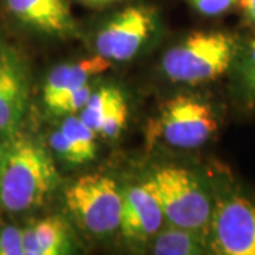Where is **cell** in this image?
<instances>
[{
	"label": "cell",
	"mask_w": 255,
	"mask_h": 255,
	"mask_svg": "<svg viewBox=\"0 0 255 255\" xmlns=\"http://www.w3.org/2000/svg\"><path fill=\"white\" fill-rule=\"evenodd\" d=\"M153 254L157 255H199L207 253V236L200 231L169 224L153 237Z\"/></svg>",
	"instance_id": "4fadbf2b"
},
{
	"label": "cell",
	"mask_w": 255,
	"mask_h": 255,
	"mask_svg": "<svg viewBox=\"0 0 255 255\" xmlns=\"http://www.w3.org/2000/svg\"><path fill=\"white\" fill-rule=\"evenodd\" d=\"M70 248L68 227L60 217L33 220L23 227V255L67 254Z\"/></svg>",
	"instance_id": "7c38bea8"
},
{
	"label": "cell",
	"mask_w": 255,
	"mask_h": 255,
	"mask_svg": "<svg viewBox=\"0 0 255 255\" xmlns=\"http://www.w3.org/2000/svg\"><path fill=\"white\" fill-rule=\"evenodd\" d=\"M128 117H129V110H128V104L125 102L114 111L108 117V119L104 122L100 130V136L105 137V139H114V137L119 136L122 129L127 127Z\"/></svg>",
	"instance_id": "d6986e66"
},
{
	"label": "cell",
	"mask_w": 255,
	"mask_h": 255,
	"mask_svg": "<svg viewBox=\"0 0 255 255\" xmlns=\"http://www.w3.org/2000/svg\"><path fill=\"white\" fill-rule=\"evenodd\" d=\"M237 85L247 105H255V38L248 43L238 58Z\"/></svg>",
	"instance_id": "2e32d148"
},
{
	"label": "cell",
	"mask_w": 255,
	"mask_h": 255,
	"mask_svg": "<svg viewBox=\"0 0 255 255\" xmlns=\"http://www.w3.org/2000/svg\"><path fill=\"white\" fill-rule=\"evenodd\" d=\"M155 30V14L147 7L132 6L119 11L104 24L95 37L97 54L117 63L139 53Z\"/></svg>",
	"instance_id": "52a82bcc"
},
{
	"label": "cell",
	"mask_w": 255,
	"mask_h": 255,
	"mask_svg": "<svg viewBox=\"0 0 255 255\" xmlns=\"http://www.w3.org/2000/svg\"><path fill=\"white\" fill-rule=\"evenodd\" d=\"M10 16L23 26L48 36L67 37L75 30L68 0H1Z\"/></svg>",
	"instance_id": "30bf717a"
},
{
	"label": "cell",
	"mask_w": 255,
	"mask_h": 255,
	"mask_svg": "<svg viewBox=\"0 0 255 255\" xmlns=\"http://www.w3.org/2000/svg\"><path fill=\"white\" fill-rule=\"evenodd\" d=\"M193 7L204 16H219L233 9L238 0H189Z\"/></svg>",
	"instance_id": "ffe728a7"
},
{
	"label": "cell",
	"mask_w": 255,
	"mask_h": 255,
	"mask_svg": "<svg viewBox=\"0 0 255 255\" xmlns=\"http://www.w3.org/2000/svg\"><path fill=\"white\" fill-rule=\"evenodd\" d=\"M207 243L219 255H255V204L238 191H227L217 199Z\"/></svg>",
	"instance_id": "5b68a950"
},
{
	"label": "cell",
	"mask_w": 255,
	"mask_h": 255,
	"mask_svg": "<svg viewBox=\"0 0 255 255\" xmlns=\"http://www.w3.org/2000/svg\"><path fill=\"white\" fill-rule=\"evenodd\" d=\"M127 100L122 91L114 85H102L98 90H94L87 105L78 112V117L84 121L87 127H90L100 136V130L104 122L111 114L125 104Z\"/></svg>",
	"instance_id": "5bb4252c"
},
{
	"label": "cell",
	"mask_w": 255,
	"mask_h": 255,
	"mask_svg": "<svg viewBox=\"0 0 255 255\" xmlns=\"http://www.w3.org/2000/svg\"><path fill=\"white\" fill-rule=\"evenodd\" d=\"M149 179L157 191L169 224L207 236L213 203L196 174L180 166L164 164L156 167Z\"/></svg>",
	"instance_id": "3957f363"
},
{
	"label": "cell",
	"mask_w": 255,
	"mask_h": 255,
	"mask_svg": "<svg viewBox=\"0 0 255 255\" xmlns=\"http://www.w3.org/2000/svg\"><path fill=\"white\" fill-rule=\"evenodd\" d=\"M111 61L97 54L73 63H64L53 68L43 85V102L46 108H51L58 100L75 91L84 84L92 81L94 77L107 71Z\"/></svg>",
	"instance_id": "8fae6325"
},
{
	"label": "cell",
	"mask_w": 255,
	"mask_h": 255,
	"mask_svg": "<svg viewBox=\"0 0 255 255\" xmlns=\"http://www.w3.org/2000/svg\"><path fill=\"white\" fill-rule=\"evenodd\" d=\"M30 74L24 57L16 48H0V137L1 140L18 132L27 110Z\"/></svg>",
	"instance_id": "ba28073f"
},
{
	"label": "cell",
	"mask_w": 255,
	"mask_h": 255,
	"mask_svg": "<svg viewBox=\"0 0 255 255\" xmlns=\"http://www.w3.org/2000/svg\"><path fill=\"white\" fill-rule=\"evenodd\" d=\"M60 129L73 146L80 164L88 163L97 155V133L87 127L78 115H65L60 124Z\"/></svg>",
	"instance_id": "9a60e30c"
},
{
	"label": "cell",
	"mask_w": 255,
	"mask_h": 255,
	"mask_svg": "<svg viewBox=\"0 0 255 255\" xmlns=\"http://www.w3.org/2000/svg\"><path fill=\"white\" fill-rule=\"evenodd\" d=\"M111 1H117V0H91L90 4H107Z\"/></svg>",
	"instance_id": "7402d4cb"
},
{
	"label": "cell",
	"mask_w": 255,
	"mask_h": 255,
	"mask_svg": "<svg viewBox=\"0 0 255 255\" xmlns=\"http://www.w3.org/2000/svg\"><path fill=\"white\" fill-rule=\"evenodd\" d=\"M48 145L50 149L58 156L63 162L68 164H80V160L74 152L73 146L67 140V137L63 133L60 128H55L48 135Z\"/></svg>",
	"instance_id": "ac0fdd59"
},
{
	"label": "cell",
	"mask_w": 255,
	"mask_h": 255,
	"mask_svg": "<svg viewBox=\"0 0 255 255\" xmlns=\"http://www.w3.org/2000/svg\"><path fill=\"white\" fill-rule=\"evenodd\" d=\"M0 255H23V227L6 224L0 228Z\"/></svg>",
	"instance_id": "e0dca14e"
},
{
	"label": "cell",
	"mask_w": 255,
	"mask_h": 255,
	"mask_svg": "<svg viewBox=\"0 0 255 255\" xmlns=\"http://www.w3.org/2000/svg\"><path fill=\"white\" fill-rule=\"evenodd\" d=\"M237 54V40L230 33L193 31L164 53L162 70L170 81L199 85L227 73Z\"/></svg>",
	"instance_id": "7a4b0ae2"
},
{
	"label": "cell",
	"mask_w": 255,
	"mask_h": 255,
	"mask_svg": "<svg viewBox=\"0 0 255 255\" xmlns=\"http://www.w3.org/2000/svg\"><path fill=\"white\" fill-rule=\"evenodd\" d=\"M164 213L150 179L129 186L124 193L119 230L128 241L146 243L163 228Z\"/></svg>",
	"instance_id": "9c48e42d"
},
{
	"label": "cell",
	"mask_w": 255,
	"mask_h": 255,
	"mask_svg": "<svg viewBox=\"0 0 255 255\" xmlns=\"http://www.w3.org/2000/svg\"><path fill=\"white\" fill-rule=\"evenodd\" d=\"M82 1H85V3H88V4H90V1H91V0H82Z\"/></svg>",
	"instance_id": "603a6c76"
},
{
	"label": "cell",
	"mask_w": 255,
	"mask_h": 255,
	"mask_svg": "<svg viewBox=\"0 0 255 255\" xmlns=\"http://www.w3.org/2000/svg\"><path fill=\"white\" fill-rule=\"evenodd\" d=\"M64 201L85 233L105 237L119 230L124 193L110 176L91 173L78 177L64 190Z\"/></svg>",
	"instance_id": "277c9868"
},
{
	"label": "cell",
	"mask_w": 255,
	"mask_h": 255,
	"mask_svg": "<svg viewBox=\"0 0 255 255\" xmlns=\"http://www.w3.org/2000/svg\"><path fill=\"white\" fill-rule=\"evenodd\" d=\"M237 6L241 10L247 23L255 27V0H238Z\"/></svg>",
	"instance_id": "44dd1931"
},
{
	"label": "cell",
	"mask_w": 255,
	"mask_h": 255,
	"mask_svg": "<svg viewBox=\"0 0 255 255\" xmlns=\"http://www.w3.org/2000/svg\"><path fill=\"white\" fill-rule=\"evenodd\" d=\"M219 128L217 115L207 101L193 95H176L159 110L156 129L167 145L196 149L204 145Z\"/></svg>",
	"instance_id": "8992f818"
},
{
	"label": "cell",
	"mask_w": 255,
	"mask_h": 255,
	"mask_svg": "<svg viewBox=\"0 0 255 255\" xmlns=\"http://www.w3.org/2000/svg\"><path fill=\"white\" fill-rule=\"evenodd\" d=\"M60 183L54 160L44 145L24 133L0 143V206L13 214L40 209Z\"/></svg>",
	"instance_id": "6da1fadb"
}]
</instances>
